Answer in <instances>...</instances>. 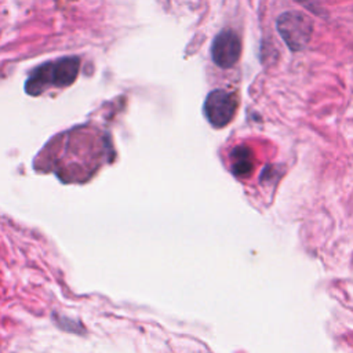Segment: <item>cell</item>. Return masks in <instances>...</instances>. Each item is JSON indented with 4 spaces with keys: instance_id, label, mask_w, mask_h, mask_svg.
<instances>
[{
    "instance_id": "cell-3",
    "label": "cell",
    "mask_w": 353,
    "mask_h": 353,
    "mask_svg": "<svg viewBox=\"0 0 353 353\" xmlns=\"http://www.w3.org/2000/svg\"><path fill=\"white\" fill-rule=\"evenodd\" d=\"M240 54L241 41L237 33L230 29H225L216 34L211 46V57L219 68H232L239 61Z\"/></svg>"
},
{
    "instance_id": "cell-1",
    "label": "cell",
    "mask_w": 353,
    "mask_h": 353,
    "mask_svg": "<svg viewBox=\"0 0 353 353\" xmlns=\"http://www.w3.org/2000/svg\"><path fill=\"white\" fill-rule=\"evenodd\" d=\"M277 30L281 39L292 51L306 47L312 37L313 22L299 11H287L277 18Z\"/></svg>"
},
{
    "instance_id": "cell-2",
    "label": "cell",
    "mask_w": 353,
    "mask_h": 353,
    "mask_svg": "<svg viewBox=\"0 0 353 353\" xmlns=\"http://www.w3.org/2000/svg\"><path fill=\"white\" fill-rule=\"evenodd\" d=\"M237 110V98L225 90H214L207 95L204 113L212 127L221 128L232 121Z\"/></svg>"
},
{
    "instance_id": "cell-4",
    "label": "cell",
    "mask_w": 353,
    "mask_h": 353,
    "mask_svg": "<svg viewBox=\"0 0 353 353\" xmlns=\"http://www.w3.org/2000/svg\"><path fill=\"white\" fill-rule=\"evenodd\" d=\"M80 59L77 57H65L57 62L48 63L50 83L55 87H68L70 85L79 73Z\"/></svg>"
},
{
    "instance_id": "cell-5",
    "label": "cell",
    "mask_w": 353,
    "mask_h": 353,
    "mask_svg": "<svg viewBox=\"0 0 353 353\" xmlns=\"http://www.w3.org/2000/svg\"><path fill=\"white\" fill-rule=\"evenodd\" d=\"M230 157H232V171L234 175L243 176L251 172L254 167L252 153L247 146L234 148Z\"/></svg>"
}]
</instances>
